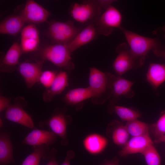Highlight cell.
<instances>
[{"mask_svg":"<svg viewBox=\"0 0 165 165\" xmlns=\"http://www.w3.org/2000/svg\"><path fill=\"white\" fill-rule=\"evenodd\" d=\"M119 29L123 34L130 53L140 67L144 64L151 50L160 48L159 41L156 38L141 35L122 27Z\"/></svg>","mask_w":165,"mask_h":165,"instance_id":"1","label":"cell"},{"mask_svg":"<svg viewBox=\"0 0 165 165\" xmlns=\"http://www.w3.org/2000/svg\"><path fill=\"white\" fill-rule=\"evenodd\" d=\"M116 76L104 72L95 68H90L89 86L94 94L91 98L94 104H102L110 98Z\"/></svg>","mask_w":165,"mask_h":165,"instance_id":"2","label":"cell"},{"mask_svg":"<svg viewBox=\"0 0 165 165\" xmlns=\"http://www.w3.org/2000/svg\"><path fill=\"white\" fill-rule=\"evenodd\" d=\"M68 44H55L43 49L40 52L41 61L47 60L57 67L71 71L75 68Z\"/></svg>","mask_w":165,"mask_h":165,"instance_id":"3","label":"cell"},{"mask_svg":"<svg viewBox=\"0 0 165 165\" xmlns=\"http://www.w3.org/2000/svg\"><path fill=\"white\" fill-rule=\"evenodd\" d=\"M77 27L73 22L54 21L50 25L48 33L52 40L55 44H68L82 30Z\"/></svg>","mask_w":165,"mask_h":165,"instance_id":"4","label":"cell"},{"mask_svg":"<svg viewBox=\"0 0 165 165\" xmlns=\"http://www.w3.org/2000/svg\"><path fill=\"white\" fill-rule=\"evenodd\" d=\"M102 8L96 0H85L75 3L70 10L72 17L76 21L84 24L94 21L101 14Z\"/></svg>","mask_w":165,"mask_h":165,"instance_id":"5","label":"cell"},{"mask_svg":"<svg viewBox=\"0 0 165 165\" xmlns=\"http://www.w3.org/2000/svg\"><path fill=\"white\" fill-rule=\"evenodd\" d=\"M123 16L120 11L112 6L105 9V12L94 22L100 35L108 36L115 28L121 26Z\"/></svg>","mask_w":165,"mask_h":165,"instance_id":"6","label":"cell"},{"mask_svg":"<svg viewBox=\"0 0 165 165\" xmlns=\"http://www.w3.org/2000/svg\"><path fill=\"white\" fill-rule=\"evenodd\" d=\"M116 51L118 54L112 67L118 76H121L130 70L140 68L132 56L127 44L120 43L117 46Z\"/></svg>","mask_w":165,"mask_h":165,"instance_id":"7","label":"cell"},{"mask_svg":"<svg viewBox=\"0 0 165 165\" xmlns=\"http://www.w3.org/2000/svg\"><path fill=\"white\" fill-rule=\"evenodd\" d=\"M27 102L22 97H18L14 104L11 105L6 110L5 118L25 127L33 128L34 124L31 116L24 110Z\"/></svg>","mask_w":165,"mask_h":165,"instance_id":"8","label":"cell"},{"mask_svg":"<svg viewBox=\"0 0 165 165\" xmlns=\"http://www.w3.org/2000/svg\"><path fill=\"white\" fill-rule=\"evenodd\" d=\"M71 121L70 116L59 112L53 114L48 120L40 122L38 125L40 127L47 126L52 132L61 138V144L65 146L69 143L67 135V128Z\"/></svg>","mask_w":165,"mask_h":165,"instance_id":"9","label":"cell"},{"mask_svg":"<svg viewBox=\"0 0 165 165\" xmlns=\"http://www.w3.org/2000/svg\"><path fill=\"white\" fill-rule=\"evenodd\" d=\"M20 15L26 23L34 24L46 21L50 13L35 1L29 0L27 1Z\"/></svg>","mask_w":165,"mask_h":165,"instance_id":"10","label":"cell"},{"mask_svg":"<svg viewBox=\"0 0 165 165\" xmlns=\"http://www.w3.org/2000/svg\"><path fill=\"white\" fill-rule=\"evenodd\" d=\"M44 61H41L36 62H25L18 64L17 70L23 77L28 88L31 87L36 83L39 82Z\"/></svg>","mask_w":165,"mask_h":165,"instance_id":"11","label":"cell"},{"mask_svg":"<svg viewBox=\"0 0 165 165\" xmlns=\"http://www.w3.org/2000/svg\"><path fill=\"white\" fill-rule=\"evenodd\" d=\"M100 35L94 21L90 22L68 44L72 53L80 47L88 43Z\"/></svg>","mask_w":165,"mask_h":165,"instance_id":"12","label":"cell"},{"mask_svg":"<svg viewBox=\"0 0 165 165\" xmlns=\"http://www.w3.org/2000/svg\"><path fill=\"white\" fill-rule=\"evenodd\" d=\"M134 82L116 76L112 84V92L109 99L110 103H117L121 97L130 98L134 96L135 93L132 88Z\"/></svg>","mask_w":165,"mask_h":165,"instance_id":"13","label":"cell"},{"mask_svg":"<svg viewBox=\"0 0 165 165\" xmlns=\"http://www.w3.org/2000/svg\"><path fill=\"white\" fill-rule=\"evenodd\" d=\"M149 135L133 137L124 145L119 152L121 157L130 154L142 153L149 146L153 145Z\"/></svg>","mask_w":165,"mask_h":165,"instance_id":"14","label":"cell"},{"mask_svg":"<svg viewBox=\"0 0 165 165\" xmlns=\"http://www.w3.org/2000/svg\"><path fill=\"white\" fill-rule=\"evenodd\" d=\"M57 135L52 131L35 129L30 132L22 142L23 144L33 146L53 144Z\"/></svg>","mask_w":165,"mask_h":165,"instance_id":"15","label":"cell"},{"mask_svg":"<svg viewBox=\"0 0 165 165\" xmlns=\"http://www.w3.org/2000/svg\"><path fill=\"white\" fill-rule=\"evenodd\" d=\"M22 54L20 44L17 42H15L9 49L1 63V71L8 73L13 72L19 63Z\"/></svg>","mask_w":165,"mask_h":165,"instance_id":"16","label":"cell"},{"mask_svg":"<svg viewBox=\"0 0 165 165\" xmlns=\"http://www.w3.org/2000/svg\"><path fill=\"white\" fill-rule=\"evenodd\" d=\"M69 85L68 75L66 72L61 71L57 74L50 86L46 89L42 95L45 102L51 101L56 95L61 94Z\"/></svg>","mask_w":165,"mask_h":165,"instance_id":"17","label":"cell"},{"mask_svg":"<svg viewBox=\"0 0 165 165\" xmlns=\"http://www.w3.org/2000/svg\"><path fill=\"white\" fill-rule=\"evenodd\" d=\"M93 95V93L89 86L77 88L68 91L65 94L64 100L68 104L75 106L76 109L78 110L81 108L84 101L91 98Z\"/></svg>","mask_w":165,"mask_h":165,"instance_id":"18","label":"cell"},{"mask_svg":"<svg viewBox=\"0 0 165 165\" xmlns=\"http://www.w3.org/2000/svg\"><path fill=\"white\" fill-rule=\"evenodd\" d=\"M106 134L112 138L114 143L118 145L124 146L127 142L129 134L125 126L120 122L113 120L108 125Z\"/></svg>","mask_w":165,"mask_h":165,"instance_id":"19","label":"cell"},{"mask_svg":"<svg viewBox=\"0 0 165 165\" xmlns=\"http://www.w3.org/2000/svg\"><path fill=\"white\" fill-rule=\"evenodd\" d=\"M26 23L20 15L10 16L0 23V33L16 36L21 32Z\"/></svg>","mask_w":165,"mask_h":165,"instance_id":"20","label":"cell"},{"mask_svg":"<svg viewBox=\"0 0 165 165\" xmlns=\"http://www.w3.org/2000/svg\"><path fill=\"white\" fill-rule=\"evenodd\" d=\"M146 79L156 90L165 81V64L151 63L149 66Z\"/></svg>","mask_w":165,"mask_h":165,"instance_id":"21","label":"cell"},{"mask_svg":"<svg viewBox=\"0 0 165 165\" xmlns=\"http://www.w3.org/2000/svg\"><path fill=\"white\" fill-rule=\"evenodd\" d=\"M15 162L10 135L7 133L2 132L0 134V164L7 165Z\"/></svg>","mask_w":165,"mask_h":165,"instance_id":"22","label":"cell"},{"mask_svg":"<svg viewBox=\"0 0 165 165\" xmlns=\"http://www.w3.org/2000/svg\"><path fill=\"white\" fill-rule=\"evenodd\" d=\"M83 143L88 152L95 155L100 153L104 149L108 144V141L102 135L93 134L87 136L84 139Z\"/></svg>","mask_w":165,"mask_h":165,"instance_id":"23","label":"cell"},{"mask_svg":"<svg viewBox=\"0 0 165 165\" xmlns=\"http://www.w3.org/2000/svg\"><path fill=\"white\" fill-rule=\"evenodd\" d=\"M108 112L109 114L116 113L123 120L129 122L137 119L141 116L136 109L116 105L110 103L108 106Z\"/></svg>","mask_w":165,"mask_h":165,"instance_id":"24","label":"cell"},{"mask_svg":"<svg viewBox=\"0 0 165 165\" xmlns=\"http://www.w3.org/2000/svg\"><path fill=\"white\" fill-rule=\"evenodd\" d=\"M33 151L24 160L21 165H39L41 158L44 159L50 152L49 145L32 147Z\"/></svg>","mask_w":165,"mask_h":165,"instance_id":"25","label":"cell"},{"mask_svg":"<svg viewBox=\"0 0 165 165\" xmlns=\"http://www.w3.org/2000/svg\"><path fill=\"white\" fill-rule=\"evenodd\" d=\"M125 126L129 134L133 137L149 135V125L137 119L127 122Z\"/></svg>","mask_w":165,"mask_h":165,"instance_id":"26","label":"cell"},{"mask_svg":"<svg viewBox=\"0 0 165 165\" xmlns=\"http://www.w3.org/2000/svg\"><path fill=\"white\" fill-rule=\"evenodd\" d=\"M142 154L147 165H161L160 155L153 145L149 146Z\"/></svg>","mask_w":165,"mask_h":165,"instance_id":"27","label":"cell"},{"mask_svg":"<svg viewBox=\"0 0 165 165\" xmlns=\"http://www.w3.org/2000/svg\"><path fill=\"white\" fill-rule=\"evenodd\" d=\"M149 131L154 137L155 141L165 134V111L161 114L157 122L149 127Z\"/></svg>","mask_w":165,"mask_h":165,"instance_id":"28","label":"cell"},{"mask_svg":"<svg viewBox=\"0 0 165 165\" xmlns=\"http://www.w3.org/2000/svg\"><path fill=\"white\" fill-rule=\"evenodd\" d=\"M39 42V39L21 38L20 46L22 53L35 50L38 46Z\"/></svg>","mask_w":165,"mask_h":165,"instance_id":"29","label":"cell"},{"mask_svg":"<svg viewBox=\"0 0 165 165\" xmlns=\"http://www.w3.org/2000/svg\"><path fill=\"white\" fill-rule=\"evenodd\" d=\"M21 38L40 40L39 32L35 25L30 24L24 27L21 32Z\"/></svg>","mask_w":165,"mask_h":165,"instance_id":"30","label":"cell"},{"mask_svg":"<svg viewBox=\"0 0 165 165\" xmlns=\"http://www.w3.org/2000/svg\"><path fill=\"white\" fill-rule=\"evenodd\" d=\"M57 74L55 72L52 71L42 72L39 78V82L47 89L53 82Z\"/></svg>","mask_w":165,"mask_h":165,"instance_id":"31","label":"cell"},{"mask_svg":"<svg viewBox=\"0 0 165 165\" xmlns=\"http://www.w3.org/2000/svg\"><path fill=\"white\" fill-rule=\"evenodd\" d=\"M57 150L53 148L49 153L46 158V160L49 161L46 165H58L55 159L57 153Z\"/></svg>","mask_w":165,"mask_h":165,"instance_id":"32","label":"cell"},{"mask_svg":"<svg viewBox=\"0 0 165 165\" xmlns=\"http://www.w3.org/2000/svg\"><path fill=\"white\" fill-rule=\"evenodd\" d=\"M10 104V99L4 96L1 95L0 97V112H2L6 110Z\"/></svg>","mask_w":165,"mask_h":165,"instance_id":"33","label":"cell"},{"mask_svg":"<svg viewBox=\"0 0 165 165\" xmlns=\"http://www.w3.org/2000/svg\"><path fill=\"white\" fill-rule=\"evenodd\" d=\"M96 2L102 8L107 9L112 6V4L116 1L113 0H98Z\"/></svg>","mask_w":165,"mask_h":165,"instance_id":"34","label":"cell"},{"mask_svg":"<svg viewBox=\"0 0 165 165\" xmlns=\"http://www.w3.org/2000/svg\"><path fill=\"white\" fill-rule=\"evenodd\" d=\"M75 154L72 151L69 150L67 152L66 155L65 160L61 165H70V160L74 158Z\"/></svg>","mask_w":165,"mask_h":165,"instance_id":"35","label":"cell"},{"mask_svg":"<svg viewBox=\"0 0 165 165\" xmlns=\"http://www.w3.org/2000/svg\"><path fill=\"white\" fill-rule=\"evenodd\" d=\"M100 165H119V160L117 157H115L111 160L105 159L103 162Z\"/></svg>","mask_w":165,"mask_h":165,"instance_id":"36","label":"cell"},{"mask_svg":"<svg viewBox=\"0 0 165 165\" xmlns=\"http://www.w3.org/2000/svg\"><path fill=\"white\" fill-rule=\"evenodd\" d=\"M154 54L158 57H162L165 59V50L159 48L153 50Z\"/></svg>","mask_w":165,"mask_h":165,"instance_id":"37","label":"cell"},{"mask_svg":"<svg viewBox=\"0 0 165 165\" xmlns=\"http://www.w3.org/2000/svg\"><path fill=\"white\" fill-rule=\"evenodd\" d=\"M154 142L157 144L161 142H165V134L161 138L156 140L154 141Z\"/></svg>","mask_w":165,"mask_h":165,"instance_id":"38","label":"cell"},{"mask_svg":"<svg viewBox=\"0 0 165 165\" xmlns=\"http://www.w3.org/2000/svg\"><path fill=\"white\" fill-rule=\"evenodd\" d=\"M162 31L164 33V37L165 38V25L161 28Z\"/></svg>","mask_w":165,"mask_h":165,"instance_id":"39","label":"cell"},{"mask_svg":"<svg viewBox=\"0 0 165 165\" xmlns=\"http://www.w3.org/2000/svg\"><path fill=\"white\" fill-rule=\"evenodd\" d=\"M3 125V122L2 119L0 118V127L1 128L2 127Z\"/></svg>","mask_w":165,"mask_h":165,"instance_id":"40","label":"cell"}]
</instances>
